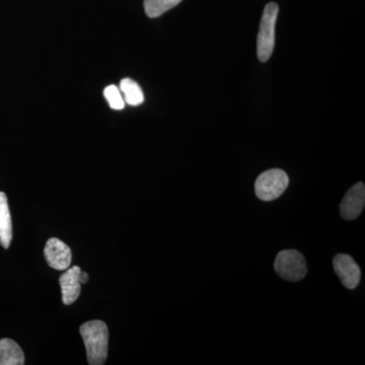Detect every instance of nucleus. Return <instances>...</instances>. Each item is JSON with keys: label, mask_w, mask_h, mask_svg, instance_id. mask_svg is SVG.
<instances>
[{"label": "nucleus", "mask_w": 365, "mask_h": 365, "mask_svg": "<svg viewBox=\"0 0 365 365\" xmlns=\"http://www.w3.org/2000/svg\"><path fill=\"white\" fill-rule=\"evenodd\" d=\"M81 335L86 345V356L91 365L104 364L108 357L109 331L104 322L93 319L81 327Z\"/></svg>", "instance_id": "obj_1"}, {"label": "nucleus", "mask_w": 365, "mask_h": 365, "mask_svg": "<svg viewBox=\"0 0 365 365\" xmlns=\"http://www.w3.org/2000/svg\"><path fill=\"white\" fill-rule=\"evenodd\" d=\"M279 7L275 2H270L264 9L263 16L257 39V54L261 62H266L272 55L275 46V26Z\"/></svg>", "instance_id": "obj_2"}, {"label": "nucleus", "mask_w": 365, "mask_h": 365, "mask_svg": "<svg viewBox=\"0 0 365 365\" xmlns=\"http://www.w3.org/2000/svg\"><path fill=\"white\" fill-rule=\"evenodd\" d=\"M289 184L287 173L280 169H272L262 173L255 182V192L262 201H273L279 198Z\"/></svg>", "instance_id": "obj_3"}, {"label": "nucleus", "mask_w": 365, "mask_h": 365, "mask_svg": "<svg viewBox=\"0 0 365 365\" xmlns=\"http://www.w3.org/2000/svg\"><path fill=\"white\" fill-rule=\"evenodd\" d=\"M276 273L283 279L297 282L306 277V259L297 250H283L278 253L274 264Z\"/></svg>", "instance_id": "obj_4"}, {"label": "nucleus", "mask_w": 365, "mask_h": 365, "mask_svg": "<svg viewBox=\"0 0 365 365\" xmlns=\"http://www.w3.org/2000/svg\"><path fill=\"white\" fill-rule=\"evenodd\" d=\"M334 270L340 278L341 282L348 289L359 287L361 279V270L351 256L339 254L333 260Z\"/></svg>", "instance_id": "obj_5"}, {"label": "nucleus", "mask_w": 365, "mask_h": 365, "mask_svg": "<svg viewBox=\"0 0 365 365\" xmlns=\"http://www.w3.org/2000/svg\"><path fill=\"white\" fill-rule=\"evenodd\" d=\"M46 261L55 270L66 271L71 264V250L56 237H51L46 242L44 249Z\"/></svg>", "instance_id": "obj_6"}, {"label": "nucleus", "mask_w": 365, "mask_h": 365, "mask_svg": "<svg viewBox=\"0 0 365 365\" xmlns=\"http://www.w3.org/2000/svg\"><path fill=\"white\" fill-rule=\"evenodd\" d=\"M365 204V187L359 182L349 189L340 205L341 216L346 220L359 217L364 210Z\"/></svg>", "instance_id": "obj_7"}, {"label": "nucleus", "mask_w": 365, "mask_h": 365, "mask_svg": "<svg viewBox=\"0 0 365 365\" xmlns=\"http://www.w3.org/2000/svg\"><path fill=\"white\" fill-rule=\"evenodd\" d=\"M81 269L78 266H74L71 269H66V272L59 277L60 287H61L62 302L66 306L76 302L81 292V284L79 282V273Z\"/></svg>", "instance_id": "obj_8"}, {"label": "nucleus", "mask_w": 365, "mask_h": 365, "mask_svg": "<svg viewBox=\"0 0 365 365\" xmlns=\"http://www.w3.org/2000/svg\"><path fill=\"white\" fill-rule=\"evenodd\" d=\"M13 239V223L9 211L7 197L0 192V245L4 249H9Z\"/></svg>", "instance_id": "obj_9"}, {"label": "nucleus", "mask_w": 365, "mask_h": 365, "mask_svg": "<svg viewBox=\"0 0 365 365\" xmlns=\"http://www.w3.org/2000/svg\"><path fill=\"white\" fill-rule=\"evenodd\" d=\"M25 354L18 343L4 338L0 340V365H23Z\"/></svg>", "instance_id": "obj_10"}, {"label": "nucleus", "mask_w": 365, "mask_h": 365, "mask_svg": "<svg viewBox=\"0 0 365 365\" xmlns=\"http://www.w3.org/2000/svg\"><path fill=\"white\" fill-rule=\"evenodd\" d=\"M120 91L124 95L125 103L130 106H139L143 104L144 96L143 90L136 81L130 78H124L120 83Z\"/></svg>", "instance_id": "obj_11"}, {"label": "nucleus", "mask_w": 365, "mask_h": 365, "mask_svg": "<svg viewBox=\"0 0 365 365\" xmlns=\"http://www.w3.org/2000/svg\"><path fill=\"white\" fill-rule=\"evenodd\" d=\"M181 1L182 0H144V9L150 18H158L173 7L177 6Z\"/></svg>", "instance_id": "obj_12"}, {"label": "nucleus", "mask_w": 365, "mask_h": 365, "mask_svg": "<svg viewBox=\"0 0 365 365\" xmlns=\"http://www.w3.org/2000/svg\"><path fill=\"white\" fill-rule=\"evenodd\" d=\"M104 96L113 110H122L125 107V101L121 91L116 86H109L105 88Z\"/></svg>", "instance_id": "obj_13"}, {"label": "nucleus", "mask_w": 365, "mask_h": 365, "mask_svg": "<svg viewBox=\"0 0 365 365\" xmlns=\"http://www.w3.org/2000/svg\"><path fill=\"white\" fill-rule=\"evenodd\" d=\"M88 281V273L85 272V271L81 270V273H79V282L81 284H86Z\"/></svg>", "instance_id": "obj_14"}]
</instances>
